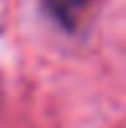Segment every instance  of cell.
Wrapping results in <instances>:
<instances>
[{
	"label": "cell",
	"mask_w": 126,
	"mask_h": 128,
	"mask_svg": "<svg viewBox=\"0 0 126 128\" xmlns=\"http://www.w3.org/2000/svg\"><path fill=\"white\" fill-rule=\"evenodd\" d=\"M42 5L63 29H74L82 8L87 5V0H42Z\"/></svg>",
	"instance_id": "obj_1"
}]
</instances>
